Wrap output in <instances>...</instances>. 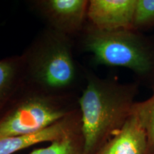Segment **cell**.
<instances>
[{"mask_svg": "<svg viewBox=\"0 0 154 154\" xmlns=\"http://www.w3.org/2000/svg\"><path fill=\"white\" fill-rule=\"evenodd\" d=\"M36 8L49 24V29L72 37L84 29L87 19V0H40Z\"/></svg>", "mask_w": 154, "mask_h": 154, "instance_id": "5", "label": "cell"}, {"mask_svg": "<svg viewBox=\"0 0 154 154\" xmlns=\"http://www.w3.org/2000/svg\"><path fill=\"white\" fill-rule=\"evenodd\" d=\"M83 44L98 64L126 68L140 76L154 72L153 47L147 38L133 29L101 30L89 25Z\"/></svg>", "mask_w": 154, "mask_h": 154, "instance_id": "4", "label": "cell"}, {"mask_svg": "<svg viewBox=\"0 0 154 154\" xmlns=\"http://www.w3.org/2000/svg\"><path fill=\"white\" fill-rule=\"evenodd\" d=\"M137 0H90L87 19L92 27L101 30L132 29Z\"/></svg>", "mask_w": 154, "mask_h": 154, "instance_id": "6", "label": "cell"}, {"mask_svg": "<svg viewBox=\"0 0 154 154\" xmlns=\"http://www.w3.org/2000/svg\"><path fill=\"white\" fill-rule=\"evenodd\" d=\"M154 25V0H137L132 29L139 30Z\"/></svg>", "mask_w": 154, "mask_h": 154, "instance_id": "12", "label": "cell"}, {"mask_svg": "<svg viewBox=\"0 0 154 154\" xmlns=\"http://www.w3.org/2000/svg\"><path fill=\"white\" fill-rule=\"evenodd\" d=\"M134 109L145 128L148 147L154 149V91L146 101L136 102Z\"/></svg>", "mask_w": 154, "mask_h": 154, "instance_id": "11", "label": "cell"}, {"mask_svg": "<svg viewBox=\"0 0 154 154\" xmlns=\"http://www.w3.org/2000/svg\"><path fill=\"white\" fill-rule=\"evenodd\" d=\"M26 86L22 55L0 60V118Z\"/></svg>", "mask_w": 154, "mask_h": 154, "instance_id": "9", "label": "cell"}, {"mask_svg": "<svg viewBox=\"0 0 154 154\" xmlns=\"http://www.w3.org/2000/svg\"><path fill=\"white\" fill-rule=\"evenodd\" d=\"M80 128L81 116L78 109L66 118L39 132L23 136L0 137V154H12L43 142L51 143Z\"/></svg>", "mask_w": 154, "mask_h": 154, "instance_id": "7", "label": "cell"}, {"mask_svg": "<svg viewBox=\"0 0 154 154\" xmlns=\"http://www.w3.org/2000/svg\"><path fill=\"white\" fill-rule=\"evenodd\" d=\"M22 57L26 86L51 95L72 96L80 74L71 36L49 29Z\"/></svg>", "mask_w": 154, "mask_h": 154, "instance_id": "2", "label": "cell"}, {"mask_svg": "<svg viewBox=\"0 0 154 154\" xmlns=\"http://www.w3.org/2000/svg\"><path fill=\"white\" fill-rule=\"evenodd\" d=\"M147 147L145 128L134 108L119 131L96 154H144Z\"/></svg>", "mask_w": 154, "mask_h": 154, "instance_id": "8", "label": "cell"}, {"mask_svg": "<svg viewBox=\"0 0 154 154\" xmlns=\"http://www.w3.org/2000/svg\"><path fill=\"white\" fill-rule=\"evenodd\" d=\"M79 109L72 96H54L25 86L0 118V137L43 131Z\"/></svg>", "mask_w": 154, "mask_h": 154, "instance_id": "3", "label": "cell"}, {"mask_svg": "<svg viewBox=\"0 0 154 154\" xmlns=\"http://www.w3.org/2000/svg\"><path fill=\"white\" fill-rule=\"evenodd\" d=\"M30 154H84L81 128Z\"/></svg>", "mask_w": 154, "mask_h": 154, "instance_id": "10", "label": "cell"}, {"mask_svg": "<svg viewBox=\"0 0 154 154\" xmlns=\"http://www.w3.org/2000/svg\"><path fill=\"white\" fill-rule=\"evenodd\" d=\"M136 84H121L87 74L78 102L84 154H96L111 134H116L131 114Z\"/></svg>", "mask_w": 154, "mask_h": 154, "instance_id": "1", "label": "cell"}]
</instances>
